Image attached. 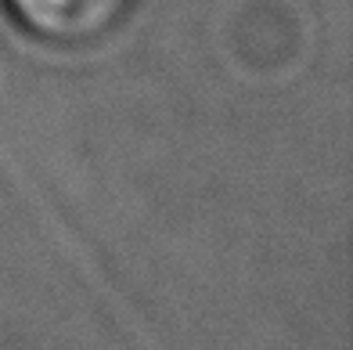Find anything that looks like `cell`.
<instances>
[{
    "label": "cell",
    "mask_w": 353,
    "mask_h": 350,
    "mask_svg": "<svg viewBox=\"0 0 353 350\" xmlns=\"http://www.w3.org/2000/svg\"><path fill=\"white\" fill-rule=\"evenodd\" d=\"M8 19L54 51H87L130 19L137 0H0Z\"/></svg>",
    "instance_id": "6da1fadb"
}]
</instances>
